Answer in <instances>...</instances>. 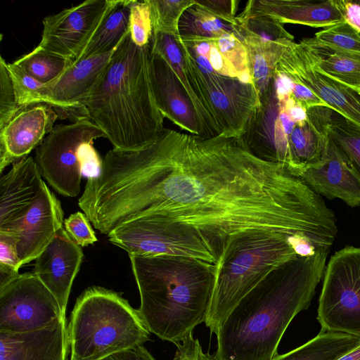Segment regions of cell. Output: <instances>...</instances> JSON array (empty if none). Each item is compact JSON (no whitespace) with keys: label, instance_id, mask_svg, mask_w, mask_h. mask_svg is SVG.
I'll return each mask as SVG.
<instances>
[{"label":"cell","instance_id":"cell-1","mask_svg":"<svg viewBox=\"0 0 360 360\" xmlns=\"http://www.w3.org/2000/svg\"><path fill=\"white\" fill-rule=\"evenodd\" d=\"M94 186L110 230L143 216L207 250L217 267L231 243L250 233L300 236L321 247L335 226L321 196L241 138L164 129L141 150H110Z\"/></svg>","mask_w":360,"mask_h":360},{"label":"cell","instance_id":"cell-2","mask_svg":"<svg viewBox=\"0 0 360 360\" xmlns=\"http://www.w3.org/2000/svg\"><path fill=\"white\" fill-rule=\"evenodd\" d=\"M330 248L273 271L230 311L217 333V360H271L293 318L309 306Z\"/></svg>","mask_w":360,"mask_h":360},{"label":"cell","instance_id":"cell-3","mask_svg":"<svg viewBox=\"0 0 360 360\" xmlns=\"http://www.w3.org/2000/svg\"><path fill=\"white\" fill-rule=\"evenodd\" d=\"M139 288L140 316L149 332L174 344L205 322L217 266L179 255L129 257Z\"/></svg>","mask_w":360,"mask_h":360},{"label":"cell","instance_id":"cell-4","mask_svg":"<svg viewBox=\"0 0 360 360\" xmlns=\"http://www.w3.org/2000/svg\"><path fill=\"white\" fill-rule=\"evenodd\" d=\"M149 57L150 46H138L129 32L86 103L89 119L115 149L141 150L165 129L151 86Z\"/></svg>","mask_w":360,"mask_h":360},{"label":"cell","instance_id":"cell-5","mask_svg":"<svg viewBox=\"0 0 360 360\" xmlns=\"http://www.w3.org/2000/svg\"><path fill=\"white\" fill-rule=\"evenodd\" d=\"M67 328L70 360H101L143 345L150 333L127 300L98 286L77 298Z\"/></svg>","mask_w":360,"mask_h":360},{"label":"cell","instance_id":"cell-6","mask_svg":"<svg viewBox=\"0 0 360 360\" xmlns=\"http://www.w3.org/2000/svg\"><path fill=\"white\" fill-rule=\"evenodd\" d=\"M290 236L255 231L233 240L220 264L210 307L205 321L217 334L226 317L249 292L273 271L298 255Z\"/></svg>","mask_w":360,"mask_h":360},{"label":"cell","instance_id":"cell-7","mask_svg":"<svg viewBox=\"0 0 360 360\" xmlns=\"http://www.w3.org/2000/svg\"><path fill=\"white\" fill-rule=\"evenodd\" d=\"M179 44L191 86L215 123L219 136L241 138L259 104L252 84L241 82L200 67L181 40Z\"/></svg>","mask_w":360,"mask_h":360},{"label":"cell","instance_id":"cell-8","mask_svg":"<svg viewBox=\"0 0 360 360\" xmlns=\"http://www.w3.org/2000/svg\"><path fill=\"white\" fill-rule=\"evenodd\" d=\"M317 320L322 330L360 338V248L347 246L329 259Z\"/></svg>","mask_w":360,"mask_h":360},{"label":"cell","instance_id":"cell-9","mask_svg":"<svg viewBox=\"0 0 360 360\" xmlns=\"http://www.w3.org/2000/svg\"><path fill=\"white\" fill-rule=\"evenodd\" d=\"M104 132L90 119L54 127L36 150L35 161L43 177L59 194L76 197L82 176L80 153L83 144Z\"/></svg>","mask_w":360,"mask_h":360},{"label":"cell","instance_id":"cell-10","mask_svg":"<svg viewBox=\"0 0 360 360\" xmlns=\"http://www.w3.org/2000/svg\"><path fill=\"white\" fill-rule=\"evenodd\" d=\"M66 322L59 304L34 273H24L0 288V332H32Z\"/></svg>","mask_w":360,"mask_h":360},{"label":"cell","instance_id":"cell-11","mask_svg":"<svg viewBox=\"0 0 360 360\" xmlns=\"http://www.w3.org/2000/svg\"><path fill=\"white\" fill-rule=\"evenodd\" d=\"M122 0H86L43 19L38 47L73 63Z\"/></svg>","mask_w":360,"mask_h":360},{"label":"cell","instance_id":"cell-12","mask_svg":"<svg viewBox=\"0 0 360 360\" xmlns=\"http://www.w3.org/2000/svg\"><path fill=\"white\" fill-rule=\"evenodd\" d=\"M288 98L278 97L271 79L241 139L255 155L281 164L295 175L289 139L296 124L285 109Z\"/></svg>","mask_w":360,"mask_h":360},{"label":"cell","instance_id":"cell-13","mask_svg":"<svg viewBox=\"0 0 360 360\" xmlns=\"http://www.w3.org/2000/svg\"><path fill=\"white\" fill-rule=\"evenodd\" d=\"M274 71L309 88L330 108L360 129V94L320 70L303 39L289 43Z\"/></svg>","mask_w":360,"mask_h":360},{"label":"cell","instance_id":"cell-14","mask_svg":"<svg viewBox=\"0 0 360 360\" xmlns=\"http://www.w3.org/2000/svg\"><path fill=\"white\" fill-rule=\"evenodd\" d=\"M115 51L75 61L58 79L40 88L37 103L50 105L61 120L89 119L86 103Z\"/></svg>","mask_w":360,"mask_h":360},{"label":"cell","instance_id":"cell-15","mask_svg":"<svg viewBox=\"0 0 360 360\" xmlns=\"http://www.w3.org/2000/svg\"><path fill=\"white\" fill-rule=\"evenodd\" d=\"M58 116L50 105L37 103L20 106L0 127V172L26 158L54 127Z\"/></svg>","mask_w":360,"mask_h":360},{"label":"cell","instance_id":"cell-16","mask_svg":"<svg viewBox=\"0 0 360 360\" xmlns=\"http://www.w3.org/2000/svg\"><path fill=\"white\" fill-rule=\"evenodd\" d=\"M149 70L154 98L164 117L202 138V125L195 105L168 61L150 51Z\"/></svg>","mask_w":360,"mask_h":360},{"label":"cell","instance_id":"cell-17","mask_svg":"<svg viewBox=\"0 0 360 360\" xmlns=\"http://www.w3.org/2000/svg\"><path fill=\"white\" fill-rule=\"evenodd\" d=\"M83 256L81 247L61 228L35 259L33 273L55 297L64 318L71 288Z\"/></svg>","mask_w":360,"mask_h":360},{"label":"cell","instance_id":"cell-18","mask_svg":"<svg viewBox=\"0 0 360 360\" xmlns=\"http://www.w3.org/2000/svg\"><path fill=\"white\" fill-rule=\"evenodd\" d=\"M64 213L60 202L45 182L14 233L21 266L36 259L63 227Z\"/></svg>","mask_w":360,"mask_h":360},{"label":"cell","instance_id":"cell-19","mask_svg":"<svg viewBox=\"0 0 360 360\" xmlns=\"http://www.w3.org/2000/svg\"><path fill=\"white\" fill-rule=\"evenodd\" d=\"M300 177L321 196L339 198L352 207L360 205V174L330 137L321 163L306 169Z\"/></svg>","mask_w":360,"mask_h":360},{"label":"cell","instance_id":"cell-20","mask_svg":"<svg viewBox=\"0 0 360 360\" xmlns=\"http://www.w3.org/2000/svg\"><path fill=\"white\" fill-rule=\"evenodd\" d=\"M35 160L27 157L13 165L0 179V231L20 226L44 184Z\"/></svg>","mask_w":360,"mask_h":360},{"label":"cell","instance_id":"cell-21","mask_svg":"<svg viewBox=\"0 0 360 360\" xmlns=\"http://www.w3.org/2000/svg\"><path fill=\"white\" fill-rule=\"evenodd\" d=\"M66 322L27 333L0 332V360H65Z\"/></svg>","mask_w":360,"mask_h":360},{"label":"cell","instance_id":"cell-22","mask_svg":"<svg viewBox=\"0 0 360 360\" xmlns=\"http://www.w3.org/2000/svg\"><path fill=\"white\" fill-rule=\"evenodd\" d=\"M243 15H267L284 25L328 27L345 20L336 0H250Z\"/></svg>","mask_w":360,"mask_h":360},{"label":"cell","instance_id":"cell-23","mask_svg":"<svg viewBox=\"0 0 360 360\" xmlns=\"http://www.w3.org/2000/svg\"><path fill=\"white\" fill-rule=\"evenodd\" d=\"M333 110L314 107L307 110L306 121L295 124L289 139L294 174L300 177L306 169L318 166L326 153L328 125Z\"/></svg>","mask_w":360,"mask_h":360},{"label":"cell","instance_id":"cell-24","mask_svg":"<svg viewBox=\"0 0 360 360\" xmlns=\"http://www.w3.org/2000/svg\"><path fill=\"white\" fill-rule=\"evenodd\" d=\"M233 34L245 45L248 67L258 98L265 91L274 74V70L292 39L267 40L238 30L233 26Z\"/></svg>","mask_w":360,"mask_h":360},{"label":"cell","instance_id":"cell-25","mask_svg":"<svg viewBox=\"0 0 360 360\" xmlns=\"http://www.w3.org/2000/svg\"><path fill=\"white\" fill-rule=\"evenodd\" d=\"M150 51L158 53L165 58L180 78L200 117L202 129V138L219 136V131L216 124L191 86L182 52L176 37L160 33L153 34Z\"/></svg>","mask_w":360,"mask_h":360},{"label":"cell","instance_id":"cell-26","mask_svg":"<svg viewBox=\"0 0 360 360\" xmlns=\"http://www.w3.org/2000/svg\"><path fill=\"white\" fill-rule=\"evenodd\" d=\"M359 345L360 338L321 330L302 346L271 360H336Z\"/></svg>","mask_w":360,"mask_h":360},{"label":"cell","instance_id":"cell-27","mask_svg":"<svg viewBox=\"0 0 360 360\" xmlns=\"http://www.w3.org/2000/svg\"><path fill=\"white\" fill-rule=\"evenodd\" d=\"M316 66L352 89H360V53L336 51L303 39Z\"/></svg>","mask_w":360,"mask_h":360},{"label":"cell","instance_id":"cell-28","mask_svg":"<svg viewBox=\"0 0 360 360\" xmlns=\"http://www.w3.org/2000/svg\"><path fill=\"white\" fill-rule=\"evenodd\" d=\"M131 0H122L81 52L77 60L115 51L129 34Z\"/></svg>","mask_w":360,"mask_h":360},{"label":"cell","instance_id":"cell-29","mask_svg":"<svg viewBox=\"0 0 360 360\" xmlns=\"http://www.w3.org/2000/svg\"><path fill=\"white\" fill-rule=\"evenodd\" d=\"M13 63L39 82L47 84L61 76L73 61L37 46Z\"/></svg>","mask_w":360,"mask_h":360},{"label":"cell","instance_id":"cell-30","mask_svg":"<svg viewBox=\"0 0 360 360\" xmlns=\"http://www.w3.org/2000/svg\"><path fill=\"white\" fill-rule=\"evenodd\" d=\"M179 33L205 37H219L233 32V25L214 17L197 4L188 8L179 21Z\"/></svg>","mask_w":360,"mask_h":360},{"label":"cell","instance_id":"cell-31","mask_svg":"<svg viewBox=\"0 0 360 360\" xmlns=\"http://www.w3.org/2000/svg\"><path fill=\"white\" fill-rule=\"evenodd\" d=\"M150 11L153 34L176 36L184 13L195 4V0H147Z\"/></svg>","mask_w":360,"mask_h":360},{"label":"cell","instance_id":"cell-32","mask_svg":"<svg viewBox=\"0 0 360 360\" xmlns=\"http://www.w3.org/2000/svg\"><path fill=\"white\" fill-rule=\"evenodd\" d=\"M328 135L360 174V129L333 110L328 125Z\"/></svg>","mask_w":360,"mask_h":360},{"label":"cell","instance_id":"cell-33","mask_svg":"<svg viewBox=\"0 0 360 360\" xmlns=\"http://www.w3.org/2000/svg\"><path fill=\"white\" fill-rule=\"evenodd\" d=\"M179 37L191 55L206 58L215 72L226 77L238 78L236 70L219 51L217 37L182 34Z\"/></svg>","mask_w":360,"mask_h":360},{"label":"cell","instance_id":"cell-34","mask_svg":"<svg viewBox=\"0 0 360 360\" xmlns=\"http://www.w3.org/2000/svg\"><path fill=\"white\" fill-rule=\"evenodd\" d=\"M312 39L333 51L360 53V33L346 20L316 32Z\"/></svg>","mask_w":360,"mask_h":360},{"label":"cell","instance_id":"cell-35","mask_svg":"<svg viewBox=\"0 0 360 360\" xmlns=\"http://www.w3.org/2000/svg\"><path fill=\"white\" fill-rule=\"evenodd\" d=\"M217 46L238 74L241 82L252 84L249 71L247 50L243 43L233 32H227L217 37Z\"/></svg>","mask_w":360,"mask_h":360},{"label":"cell","instance_id":"cell-36","mask_svg":"<svg viewBox=\"0 0 360 360\" xmlns=\"http://www.w3.org/2000/svg\"><path fill=\"white\" fill-rule=\"evenodd\" d=\"M129 29L130 37L136 45L140 47L150 46L153 27L150 6L147 0H131Z\"/></svg>","mask_w":360,"mask_h":360},{"label":"cell","instance_id":"cell-37","mask_svg":"<svg viewBox=\"0 0 360 360\" xmlns=\"http://www.w3.org/2000/svg\"><path fill=\"white\" fill-rule=\"evenodd\" d=\"M6 69L12 82L18 105L20 107L37 103L39 90L44 84L26 73L13 62L6 63Z\"/></svg>","mask_w":360,"mask_h":360},{"label":"cell","instance_id":"cell-38","mask_svg":"<svg viewBox=\"0 0 360 360\" xmlns=\"http://www.w3.org/2000/svg\"><path fill=\"white\" fill-rule=\"evenodd\" d=\"M14 89L6 69V62L0 57V127L5 124L18 110Z\"/></svg>","mask_w":360,"mask_h":360},{"label":"cell","instance_id":"cell-39","mask_svg":"<svg viewBox=\"0 0 360 360\" xmlns=\"http://www.w3.org/2000/svg\"><path fill=\"white\" fill-rule=\"evenodd\" d=\"M65 230L73 241L80 247L92 245L97 241L90 221L84 213L77 212L64 220Z\"/></svg>","mask_w":360,"mask_h":360},{"label":"cell","instance_id":"cell-40","mask_svg":"<svg viewBox=\"0 0 360 360\" xmlns=\"http://www.w3.org/2000/svg\"><path fill=\"white\" fill-rule=\"evenodd\" d=\"M17 243V236L14 233L0 231V270L18 273L22 266Z\"/></svg>","mask_w":360,"mask_h":360},{"label":"cell","instance_id":"cell-41","mask_svg":"<svg viewBox=\"0 0 360 360\" xmlns=\"http://www.w3.org/2000/svg\"><path fill=\"white\" fill-rule=\"evenodd\" d=\"M239 2L238 0H195V4L232 25L237 24L236 14Z\"/></svg>","mask_w":360,"mask_h":360},{"label":"cell","instance_id":"cell-42","mask_svg":"<svg viewBox=\"0 0 360 360\" xmlns=\"http://www.w3.org/2000/svg\"><path fill=\"white\" fill-rule=\"evenodd\" d=\"M177 342L176 350L172 360H217L214 356L203 352L198 339H195L193 332L182 341Z\"/></svg>","mask_w":360,"mask_h":360},{"label":"cell","instance_id":"cell-43","mask_svg":"<svg viewBox=\"0 0 360 360\" xmlns=\"http://www.w3.org/2000/svg\"><path fill=\"white\" fill-rule=\"evenodd\" d=\"M93 143L94 141L84 143L80 153L82 174L87 179L99 175L103 163V159L94 147Z\"/></svg>","mask_w":360,"mask_h":360},{"label":"cell","instance_id":"cell-44","mask_svg":"<svg viewBox=\"0 0 360 360\" xmlns=\"http://www.w3.org/2000/svg\"><path fill=\"white\" fill-rule=\"evenodd\" d=\"M290 80L292 86L290 96L306 110L314 107L329 108V106L309 88L300 82L292 79Z\"/></svg>","mask_w":360,"mask_h":360},{"label":"cell","instance_id":"cell-45","mask_svg":"<svg viewBox=\"0 0 360 360\" xmlns=\"http://www.w3.org/2000/svg\"><path fill=\"white\" fill-rule=\"evenodd\" d=\"M337 6L342 12L345 20L360 33V1L336 0Z\"/></svg>","mask_w":360,"mask_h":360},{"label":"cell","instance_id":"cell-46","mask_svg":"<svg viewBox=\"0 0 360 360\" xmlns=\"http://www.w3.org/2000/svg\"><path fill=\"white\" fill-rule=\"evenodd\" d=\"M101 360H155L150 353L139 345L131 348L112 354Z\"/></svg>","mask_w":360,"mask_h":360},{"label":"cell","instance_id":"cell-47","mask_svg":"<svg viewBox=\"0 0 360 360\" xmlns=\"http://www.w3.org/2000/svg\"><path fill=\"white\" fill-rule=\"evenodd\" d=\"M285 106L290 118L296 124H302L306 121L307 117V110L291 96H289L285 100Z\"/></svg>","mask_w":360,"mask_h":360},{"label":"cell","instance_id":"cell-48","mask_svg":"<svg viewBox=\"0 0 360 360\" xmlns=\"http://www.w3.org/2000/svg\"><path fill=\"white\" fill-rule=\"evenodd\" d=\"M336 360H360V345Z\"/></svg>","mask_w":360,"mask_h":360},{"label":"cell","instance_id":"cell-49","mask_svg":"<svg viewBox=\"0 0 360 360\" xmlns=\"http://www.w3.org/2000/svg\"><path fill=\"white\" fill-rule=\"evenodd\" d=\"M354 91H356L357 93H359V94H360V89H355Z\"/></svg>","mask_w":360,"mask_h":360}]
</instances>
